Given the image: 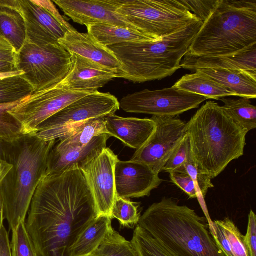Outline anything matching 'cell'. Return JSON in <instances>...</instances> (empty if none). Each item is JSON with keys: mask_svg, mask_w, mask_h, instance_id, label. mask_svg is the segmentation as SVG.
<instances>
[{"mask_svg": "<svg viewBox=\"0 0 256 256\" xmlns=\"http://www.w3.org/2000/svg\"><path fill=\"white\" fill-rule=\"evenodd\" d=\"M98 216L80 169L44 177L32 197L26 224L38 256H72L78 238Z\"/></svg>", "mask_w": 256, "mask_h": 256, "instance_id": "1", "label": "cell"}, {"mask_svg": "<svg viewBox=\"0 0 256 256\" xmlns=\"http://www.w3.org/2000/svg\"><path fill=\"white\" fill-rule=\"evenodd\" d=\"M56 140L26 134L12 142L0 140V160L12 166L0 185L4 218L12 231L25 220L36 188L46 176L48 158Z\"/></svg>", "mask_w": 256, "mask_h": 256, "instance_id": "2", "label": "cell"}, {"mask_svg": "<svg viewBox=\"0 0 256 256\" xmlns=\"http://www.w3.org/2000/svg\"><path fill=\"white\" fill-rule=\"evenodd\" d=\"M138 225L173 256H224L213 237L210 220L172 198L152 204Z\"/></svg>", "mask_w": 256, "mask_h": 256, "instance_id": "3", "label": "cell"}, {"mask_svg": "<svg viewBox=\"0 0 256 256\" xmlns=\"http://www.w3.org/2000/svg\"><path fill=\"white\" fill-rule=\"evenodd\" d=\"M186 133L194 162L213 179L244 154L248 132L209 100L186 122Z\"/></svg>", "mask_w": 256, "mask_h": 256, "instance_id": "4", "label": "cell"}, {"mask_svg": "<svg viewBox=\"0 0 256 256\" xmlns=\"http://www.w3.org/2000/svg\"><path fill=\"white\" fill-rule=\"evenodd\" d=\"M202 23L195 22L160 40L108 47L122 66L118 78L142 83L172 76L182 68L180 62Z\"/></svg>", "mask_w": 256, "mask_h": 256, "instance_id": "5", "label": "cell"}, {"mask_svg": "<svg viewBox=\"0 0 256 256\" xmlns=\"http://www.w3.org/2000/svg\"><path fill=\"white\" fill-rule=\"evenodd\" d=\"M256 45V0H219L186 54H234Z\"/></svg>", "mask_w": 256, "mask_h": 256, "instance_id": "6", "label": "cell"}, {"mask_svg": "<svg viewBox=\"0 0 256 256\" xmlns=\"http://www.w3.org/2000/svg\"><path fill=\"white\" fill-rule=\"evenodd\" d=\"M116 12L138 31L156 40L200 20L180 0H124Z\"/></svg>", "mask_w": 256, "mask_h": 256, "instance_id": "7", "label": "cell"}, {"mask_svg": "<svg viewBox=\"0 0 256 256\" xmlns=\"http://www.w3.org/2000/svg\"><path fill=\"white\" fill-rule=\"evenodd\" d=\"M71 54L58 43L38 45L26 40L18 53L16 70L32 87L34 92L60 82L68 73Z\"/></svg>", "mask_w": 256, "mask_h": 256, "instance_id": "8", "label": "cell"}, {"mask_svg": "<svg viewBox=\"0 0 256 256\" xmlns=\"http://www.w3.org/2000/svg\"><path fill=\"white\" fill-rule=\"evenodd\" d=\"M120 108L119 101L110 93L92 92L46 120L38 126L35 134L46 141L55 140L76 125L90 119L115 114Z\"/></svg>", "mask_w": 256, "mask_h": 256, "instance_id": "9", "label": "cell"}, {"mask_svg": "<svg viewBox=\"0 0 256 256\" xmlns=\"http://www.w3.org/2000/svg\"><path fill=\"white\" fill-rule=\"evenodd\" d=\"M208 99L206 96L172 86L155 90L146 89L128 94L119 102L120 107L126 112L176 116L198 108Z\"/></svg>", "mask_w": 256, "mask_h": 256, "instance_id": "10", "label": "cell"}, {"mask_svg": "<svg viewBox=\"0 0 256 256\" xmlns=\"http://www.w3.org/2000/svg\"><path fill=\"white\" fill-rule=\"evenodd\" d=\"M90 93L69 90L60 82L32 92L8 112L22 124L26 134H35L38 126L46 120Z\"/></svg>", "mask_w": 256, "mask_h": 256, "instance_id": "11", "label": "cell"}, {"mask_svg": "<svg viewBox=\"0 0 256 256\" xmlns=\"http://www.w3.org/2000/svg\"><path fill=\"white\" fill-rule=\"evenodd\" d=\"M151 118L156 123L155 130L130 160L146 164L158 174L186 134V122L176 116H152Z\"/></svg>", "mask_w": 256, "mask_h": 256, "instance_id": "12", "label": "cell"}, {"mask_svg": "<svg viewBox=\"0 0 256 256\" xmlns=\"http://www.w3.org/2000/svg\"><path fill=\"white\" fill-rule=\"evenodd\" d=\"M118 157L106 148L80 168L93 196L98 216L112 218V210L117 196L114 168Z\"/></svg>", "mask_w": 256, "mask_h": 256, "instance_id": "13", "label": "cell"}, {"mask_svg": "<svg viewBox=\"0 0 256 256\" xmlns=\"http://www.w3.org/2000/svg\"><path fill=\"white\" fill-rule=\"evenodd\" d=\"M124 1L54 0L52 2L58 5L73 22L86 26L102 23L138 30L116 12V10Z\"/></svg>", "mask_w": 256, "mask_h": 256, "instance_id": "14", "label": "cell"}, {"mask_svg": "<svg viewBox=\"0 0 256 256\" xmlns=\"http://www.w3.org/2000/svg\"><path fill=\"white\" fill-rule=\"evenodd\" d=\"M114 178L117 196L128 199L150 196L163 181L146 164L131 160L116 162Z\"/></svg>", "mask_w": 256, "mask_h": 256, "instance_id": "15", "label": "cell"}, {"mask_svg": "<svg viewBox=\"0 0 256 256\" xmlns=\"http://www.w3.org/2000/svg\"><path fill=\"white\" fill-rule=\"evenodd\" d=\"M18 10L24 20L26 40L32 44H56L67 32L44 8L32 0H18Z\"/></svg>", "mask_w": 256, "mask_h": 256, "instance_id": "16", "label": "cell"}, {"mask_svg": "<svg viewBox=\"0 0 256 256\" xmlns=\"http://www.w3.org/2000/svg\"><path fill=\"white\" fill-rule=\"evenodd\" d=\"M72 64L66 77L60 82L66 88L76 91L94 92L118 78V74L92 60L72 54Z\"/></svg>", "mask_w": 256, "mask_h": 256, "instance_id": "17", "label": "cell"}, {"mask_svg": "<svg viewBox=\"0 0 256 256\" xmlns=\"http://www.w3.org/2000/svg\"><path fill=\"white\" fill-rule=\"evenodd\" d=\"M58 42L70 54L92 60L117 74L122 68L120 62L110 50L98 43L88 33L78 32L74 27Z\"/></svg>", "mask_w": 256, "mask_h": 256, "instance_id": "18", "label": "cell"}, {"mask_svg": "<svg viewBox=\"0 0 256 256\" xmlns=\"http://www.w3.org/2000/svg\"><path fill=\"white\" fill-rule=\"evenodd\" d=\"M110 137L104 134L94 137L82 148L64 152H58L52 146L48 154L46 174L58 175L72 170H80L106 148Z\"/></svg>", "mask_w": 256, "mask_h": 256, "instance_id": "19", "label": "cell"}, {"mask_svg": "<svg viewBox=\"0 0 256 256\" xmlns=\"http://www.w3.org/2000/svg\"><path fill=\"white\" fill-rule=\"evenodd\" d=\"M104 120L108 135L136 150L145 144L156 128V123L151 118H123L113 114Z\"/></svg>", "mask_w": 256, "mask_h": 256, "instance_id": "20", "label": "cell"}, {"mask_svg": "<svg viewBox=\"0 0 256 256\" xmlns=\"http://www.w3.org/2000/svg\"><path fill=\"white\" fill-rule=\"evenodd\" d=\"M180 66L182 68L191 71L210 68L256 72V45L229 56H196L186 54Z\"/></svg>", "mask_w": 256, "mask_h": 256, "instance_id": "21", "label": "cell"}, {"mask_svg": "<svg viewBox=\"0 0 256 256\" xmlns=\"http://www.w3.org/2000/svg\"><path fill=\"white\" fill-rule=\"evenodd\" d=\"M196 70L222 84L237 96L248 99L256 98V72L244 70L210 68Z\"/></svg>", "mask_w": 256, "mask_h": 256, "instance_id": "22", "label": "cell"}, {"mask_svg": "<svg viewBox=\"0 0 256 256\" xmlns=\"http://www.w3.org/2000/svg\"><path fill=\"white\" fill-rule=\"evenodd\" d=\"M0 37L6 40L18 53L26 39L24 18L18 0H0Z\"/></svg>", "mask_w": 256, "mask_h": 256, "instance_id": "23", "label": "cell"}, {"mask_svg": "<svg viewBox=\"0 0 256 256\" xmlns=\"http://www.w3.org/2000/svg\"><path fill=\"white\" fill-rule=\"evenodd\" d=\"M104 134H108L104 118L90 119L64 132L53 148L60 152L81 148L94 137Z\"/></svg>", "mask_w": 256, "mask_h": 256, "instance_id": "24", "label": "cell"}, {"mask_svg": "<svg viewBox=\"0 0 256 256\" xmlns=\"http://www.w3.org/2000/svg\"><path fill=\"white\" fill-rule=\"evenodd\" d=\"M86 28L88 33L106 47L128 42L157 40L138 30L108 24H96Z\"/></svg>", "mask_w": 256, "mask_h": 256, "instance_id": "25", "label": "cell"}, {"mask_svg": "<svg viewBox=\"0 0 256 256\" xmlns=\"http://www.w3.org/2000/svg\"><path fill=\"white\" fill-rule=\"evenodd\" d=\"M172 87L216 100L230 96H237L222 84L198 70L194 74L184 76Z\"/></svg>", "mask_w": 256, "mask_h": 256, "instance_id": "26", "label": "cell"}, {"mask_svg": "<svg viewBox=\"0 0 256 256\" xmlns=\"http://www.w3.org/2000/svg\"><path fill=\"white\" fill-rule=\"evenodd\" d=\"M112 218L100 216L88 226L72 247V256H89L100 246L112 228Z\"/></svg>", "mask_w": 256, "mask_h": 256, "instance_id": "27", "label": "cell"}, {"mask_svg": "<svg viewBox=\"0 0 256 256\" xmlns=\"http://www.w3.org/2000/svg\"><path fill=\"white\" fill-rule=\"evenodd\" d=\"M224 103L222 108L238 124L248 132L256 128V107L251 104L250 99L221 98Z\"/></svg>", "mask_w": 256, "mask_h": 256, "instance_id": "28", "label": "cell"}, {"mask_svg": "<svg viewBox=\"0 0 256 256\" xmlns=\"http://www.w3.org/2000/svg\"><path fill=\"white\" fill-rule=\"evenodd\" d=\"M89 256H139L131 242L112 228L98 248Z\"/></svg>", "mask_w": 256, "mask_h": 256, "instance_id": "29", "label": "cell"}, {"mask_svg": "<svg viewBox=\"0 0 256 256\" xmlns=\"http://www.w3.org/2000/svg\"><path fill=\"white\" fill-rule=\"evenodd\" d=\"M26 97L14 102L0 104V141L12 142L26 134L22 124L8 111L22 102Z\"/></svg>", "mask_w": 256, "mask_h": 256, "instance_id": "30", "label": "cell"}, {"mask_svg": "<svg viewBox=\"0 0 256 256\" xmlns=\"http://www.w3.org/2000/svg\"><path fill=\"white\" fill-rule=\"evenodd\" d=\"M32 92V87L20 76L0 80V104L19 100L28 96Z\"/></svg>", "mask_w": 256, "mask_h": 256, "instance_id": "31", "label": "cell"}, {"mask_svg": "<svg viewBox=\"0 0 256 256\" xmlns=\"http://www.w3.org/2000/svg\"><path fill=\"white\" fill-rule=\"evenodd\" d=\"M131 242L139 256H173L138 224L134 230Z\"/></svg>", "mask_w": 256, "mask_h": 256, "instance_id": "32", "label": "cell"}, {"mask_svg": "<svg viewBox=\"0 0 256 256\" xmlns=\"http://www.w3.org/2000/svg\"><path fill=\"white\" fill-rule=\"evenodd\" d=\"M138 207L130 200L117 196L112 208V218L117 219L123 227L138 225L140 217Z\"/></svg>", "mask_w": 256, "mask_h": 256, "instance_id": "33", "label": "cell"}, {"mask_svg": "<svg viewBox=\"0 0 256 256\" xmlns=\"http://www.w3.org/2000/svg\"><path fill=\"white\" fill-rule=\"evenodd\" d=\"M12 232V256H38L28 233L24 221L20 222Z\"/></svg>", "mask_w": 256, "mask_h": 256, "instance_id": "34", "label": "cell"}, {"mask_svg": "<svg viewBox=\"0 0 256 256\" xmlns=\"http://www.w3.org/2000/svg\"><path fill=\"white\" fill-rule=\"evenodd\" d=\"M224 230L230 242L234 256H249L244 241V236L234 222L228 217L223 220H217Z\"/></svg>", "mask_w": 256, "mask_h": 256, "instance_id": "35", "label": "cell"}, {"mask_svg": "<svg viewBox=\"0 0 256 256\" xmlns=\"http://www.w3.org/2000/svg\"><path fill=\"white\" fill-rule=\"evenodd\" d=\"M186 171L193 180L198 196L204 198L209 188L214 186L212 178L203 172L194 162L192 154L184 164Z\"/></svg>", "mask_w": 256, "mask_h": 256, "instance_id": "36", "label": "cell"}, {"mask_svg": "<svg viewBox=\"0 0 256 256\" xmlns=\"http://www.w3.org/2000/svg\"><path fill=\"white\" fill-rule=\"evenodd\" d=\"M192 154L190 140L186 133L172 151L162 169V172L170 173L183 166Z\"/></svg>", "mask_w": 256, "mask_h": 256, "instance_id": "37", "label": "cell"}, {"mask_svg": "<svg viewBox=\"0 0 256 256\" xmlns=\"http://www.w3.org/2000/svg\"><path fill=\"white\" fill-rule=\"evenodd\" d=\"M188 10L204 22L216 6L219 0H180Z\"/></svg>", "mask_w": 256, "mask_h": 256, "instance_id": "38", "label": "cell"}, {"mask_svg": "<svg viewBox=\"0 0 256 256\" xmlns=\"http://www.w3.org/2000/svg\"><path fill=\"white\" fill-rule=\"evenodd\" d=\"M169 174L172 182L184 192L190 198H198L194 182L186 171L184 166Z\"/></svg>", "mask_w": 256, "mask_h": 256, "instance_id": "39", "label": "cell"}, {"mask_svg": "<svg viewBox=\"0 0 256 256\" xmlns=\"http://www.w3.org/2000/svg\"><path fill=\"white\" fill-rule=\"evenodd\" d=\"M210 228L215 242L224 256H234L228 236L217 220L210 222Z\"/></svg>", "mask_w": 256, "mask_h": 256, "instance_id": "40", "label": "cell"}, {"mask_svg": "<svg viewBox=\"0 0 256 256\" xmlns=\"http://www.w3.org/2000/svg\"><path fill=\"white\" fill-rule=\"evenodd\" d=\"M244 241L249 256H256V216L252 210L248 215V222Z\"/></svg>", "mask_w": 256, "mask_h": 256, "instance_id": "41", "label": "cell"}, {"mask_svg": "<svg viewBox=\"0 0 256 256\" xmlns=\"http://www.w3.org/2000/svg\"><path fill=\"white\" fill-rule=\"evenodd\" d=\"M42 7L51 14L67 31L73 28L58 12L53 2L48 0H32Z\"/></svg>", "mask_w": 256, "mask_h": 256, "instance_id": "42", "label": "cell"}, {"mask_svg": "<svg viewBox=\"0 0 256 256\" xmlns=\"http://www.w3.org/2000/svg\"><path fill=\"white\" fill-rule=\"evenodd\" d=\"M18 52L13 46L5 38L0 37V61L16 66Z\"/></svg>", "mask_w": 256, "mask_h": 256, "instance_id": "43", "label": "cell"}, {"mask_svg": "<svg viewBox=\"0 0 256 256\" xmlns=\"http://www.w3.org/2000/svg\"><path fill=\"white\" fill-rule=\"evenodd\" d=\"M0 256H12L8 234L4 226L0 230Z\"/></svg>", "mask_w": 256, "mask_h": 256, "instance_id": "44", "label": "cell"}, {"mask_svg": "<svg viewBox=\"0 0 256 256\" xmlns=\"http://www.w3.org/2000/svg\"><path fill=\"white\" fill-rule=\"evenodd\" d=\"M12 168L10 164L0 160V185Z\"/></svg>", "mask_w": 256, "mask_h": 256, "instance_id": "45", "label": "cell"}, {"mask_svg": "<svg viewBox=\"0 0 256 256\" xmlns=\"http://www.w3.org/2000/svg\"><path fill=\"white\" fill-rule=\"evenodd\" d=\"M16 70V66L12 63L0 61V73H5Z\"/></svg>", "mask_w": 256, "mask_h": 256, "instance_id": "46", "label": "cell"}, {"mask_svg": "<svg viewBox=\"0 0 256 256\" xmlns=\"http://www.w3.org/2000/svg\"><path fill=\"white\" fill-rule=\"evenodd\" d=\"M24 72L22 70H16L12 72L0 73V80L12 76H22Z\"/></svg>", "mask_w": 256, "mask_h": 256, "instance_id": "47", "label": "cell"}, {"mask_svg": "<svg viewBox=\"0 0 256 256\" xmlns=\"http://www.w3.org/2000/svg\"><path fill=\"white\" fill-rule=\"evenodd\" d=\"M4 218V201L0 192V230L4 226L3 221Z\"/></svg>", "mask_w": 256, "mask_h": 256, "instance_id": "48", "label": "cell"}]
</instances>
